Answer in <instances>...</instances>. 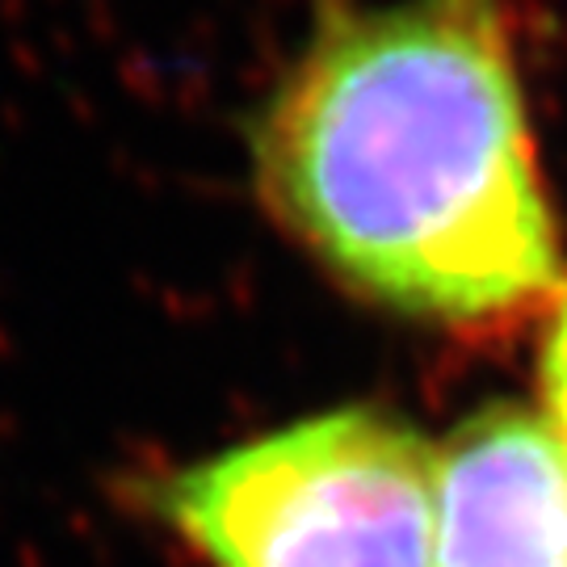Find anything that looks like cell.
Returning <instances> with one entry per match:
<instances>
[{
  "instance_id": "obj_1",
  "label": "cell",
  "mask_w": 567,
  "mask_h": 567,
  "mask_svg": "<svg viewBox=\"0 0 567 567\" xmlns=\"http://www.w3.org/2000/svg\"><path fill=\"white\" fill-rule=\"evenodd\" d=\"M252 168L269 215L391 316L471 332L567 295L508 0H316Z\"/></svg>"
},
{
  "instance_id": "obj_2",
  "label": "cell",
  "mask_w": 567,
  "mask_h": 567,
  "mask_svg": "<svg viewBox=\"0 0 567 567\" xmlns=\"http://www.w3.org/2000/svg\"><path fill=\"white\" fill-rule=\"evenodd\" d=\"M143 508L210 567H433L437 450L332 408L143 480Z\"/></svg>"
},
{
  "instance_id": "obj_3",
  "label": "cell",
  "mask_w": 567,
  "mask_h": 567,
  "mask_svg": "<svg viewBox=\"0 0 567 567\" xmlns=\"http://www.w3.org/2000/svg\"><path fill=\"white\" fill-rule=\"evenodd\" d=\"M433 567H567V446L543 416L487 408L437 446Z\"/></svg>"
},
{
  "instance_id": "obj_4",
  "label": "cell",
  "mask_w": 567,
  "mask_h": 567,
  "mask_svg": "<svg viewBox=\"0 0 567 567\" xmlns=\"http://www.w3.org/2000/svg\"><path fill=\"white\" fill-rule=\"evenodd\" d=\"M538 386H543V421L567 446V295L550 311L543 358H538Z\"/></svg>"
}]
</instances>
